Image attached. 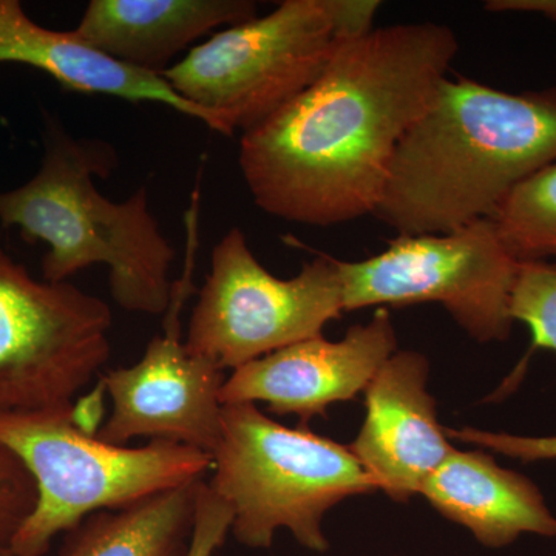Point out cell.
<instances>
[{
  "instance_id": "277c9868",
  "label": "cell",
  "mask_w": 556,
  "mask_h": 556,
  "mask_svg": "<svg viewBox=\"0 0 556 556\" xmlns=\"http://www.w3.org/2000/svg\"><path fill=\"white\" fill-rule=\"evenodd\" d=\"M0 444L30 471L38 501L11 541L14 556H46L60 533L90 515L121 510L204 479L207 453L167 441L109 444L80 427L75 405L0 413Z\"/></svg>"
},
{
  "instance_id": "7c38bea8",
  "label": "cell",
  "mask_w": 556,
  "mask_h": 556,
  "mask_svg": "<svg viewBox=\"0 0 556 556\" xmlns=\"http://www.w3.org/2000/svg\"><path fill=\"white\" fill-rule=\"evenodd\" d=\"M428 361L396 351L365 390V422L351 452L380 492L396 503L420 495L424 484L455 447L438 422L428 393Z\"/></svg>"
},
{
  "instance_id": "44dd1931",
  "label": "cell",
  "mask_w": 556,
  "mask_h": 556,
  "mask_svg": "<svg viewBox=\"0 0 556 556\" xmlns=\"http://www.w3.org/2000/svg\"><path fill=\"white\" fill-rule=\"evenodd\" d=\"M448 439L478 445L485 452L500 453L525 463L556 459V437L530 438L517 434L493 433L477 428H445Z\"/></svg>"
},
{
  "instance_id": "5b68a950",
  "label": "cell",
  "mask_w": 556,
  "mask_h": 556,
  "mask_svg": "<svg viewBox=\"0 0 556 556\" xmlns=\"http://www.w3.org/2000/svg\"><path fill=\"white\" fill-rule=\"evenodd\" d=\"M379 9L378 0H285L193 47L161 76L214 113L228 137L247 134L308 89L343 40L371 31Z\"/></svg>"
},
{
  "instance_id": "7402d4cb",
  "label": "cell",
  "mask_w": 556,
  "mask_h": 556,
  "mask_svg": "<svg viewBox=\"0 0 556 556\" xmlns=\"http://www.w3.org/2000/svg\"><path fill=\"white\" fill-rule=\"evenodd\" d=\"M484 10L490 13L538 14L556 24V0H489Z\"/></svg>"
},
{
  "instance_id": "5bb4252c",
  "label": "cell",
  "mask_w": 556,
  "mask_h": 556,
  "mask_svg": "<svg viewBox=\"0 0 556 556\" xmlns=\"http://www.w3.org/2000/svg\"><path fill=\"white\" fill-rule=\"evenodd\" d=\"M252 0H91L76 35L116 61L161 75L201 36L257 17Z\"/></svg>"
},
{
  "instance_id": "3957f363",
  "label": "cell",
  "mask_w": 556,
  "mask_h": 556,
  "mask_svg": "<svg viewBox=\"0 0 556 556\" xmlns=\"http://www.w3.org/2000/svg\"><path fill=\"white\" fill-rule=\"evenodd\" d=\"M113 167L108 142L68 137L47 121L38 174L21 188L0 190V226L49 247L43 280L65 283L79 270L105 265L110 294L121 308L161 316L169 308L177 251L150 212L148 188L121 203L94 188L93 175L108 178Z\"/></svg>"
},
{
  "instance_id": "e0dca14e",
  "label": "cell",
  "mask_w": 556,
  "mask_h": 556,
  "mask_svg": "<svg viewBox=\"0 0 556 556\" xmlns=\"http://www.w3.org/2000/svg\"><path fill=\"white\" fill-rule=\"evenodd\" d=\"M492 219L519 263L556 258V161L517 186Z\"/></svg>"
},
{
  "instance_id": "6da1fadb",
  "label": "cell",
  "mask_w": 556,
  "mask_h": 556,
  "mask_svg": "<svg viewBox=\"0 0 556 556\" xmlns=\"http://www.w3.org/2000/svg\"><path fill=\"white\" fill-rule=\"evenodd\" d=\"M459 53L437 22L343 40L321 75L241 135L240 169L266 214L329 228L375 214L391 161Z\"/></svg>"
},
{
  "instance_id": "2e32d148",
  "label": "cell",
  "mask_w": 556,
  "mask_h": 556,
  "mask_svg": "<svg viewBox=\"0 0 556 556\" xmlns=\"http://www.w3.org/2000/svg\"><path fill=\"white\" fill-rule=\"evenodd\" d=\"M201 481L90 515L65 533L56 556H188Z\"/></svg>"
},
{
  "instance_id": "8fae6325",
  "label": "cell",
  "mask_w": 556,
  "mask_h": 556,
  "mask_svg": "<svg viewBox=\"0 0 556 556\" xmlns=\"http://www.w3.org/2000/svg\"><path fill=\"white\" fill-rule=\"evenodd\" d=\"M397 351L396 329L387 308L345 338L324 336L281 348L233 369L219 393L223 405L268 404L274 415H295L303 424L328 407L367 390L382 365Z\"/></svg>"
},
{
  "instance_id": "52a82bcc",
  "label": "cell",
  "mask_w": 556,
  "mask_h": 556,
  "mask_svg": "<svg viewBox=\"0 0 556 556\" xmlns=\"http://www.w3.org/2000/svg\"><path fill=\"white\" fill-rule=\"evenodd\" d=\"M345 311L439 303L471 339L506 342L519 262L492 218L445 233L397 236L361 262L339 260Z\"/></svg>"
},
{
  "instance_id": "9a60e30c",
  "label": "cell",
  "mask_w": 556,
  "mask_h": 556,
  "mask_svg": "<svg viewBox=\"0 0 556 556\" xmlns=\"http://www.w3.org/2000/svg\"><path fill=\"white\" fill-rule=\"evenodd\" d=\"M420 495L442 517L466 527L482 546H510L526 533L556 536V517L543 493L485 452L455 448L427 479Z\"/></svg>"
},
{
  "instance_id": "ac0fdd59",
  "label": "cell",
  "mask_w": 556,
  "mask_h": 556,
  "mask_svg": "<svg viewBox=\"0 0 556 556\" xmlns=\"http://www.w3.org/2000/svg\"><path fill=\"white\" fill-rule=\"evenodd\" d=\"M511 318L532 334V346L556 353V266L519 263L510 303Z\"/></svg>"
},
{
  "instance_id": "7a4b0ae2",
  "label": "cell",
  "mask_w": 556,
  "mask_h": 556,
  "mask_svg": "<svg viewBox=\"0 0 556 556\" xmlns=\"http://www.w3.org/2000/svg\"><path fill=\"white\" fill-rule=\"evenodd\" d=\"M556 161V87L493 89L445 78L397 146L375 217L397 236L493 218L517 186Z\"/></svg>"
},
{
  "instance_id": "603a6c76",
  "label": "cell",
  "mask_w": 556,
  "mask_h": 556,
  "mask_svg": "<svg viewBox=\"0 0 556 556\" xmlns=\"http://www.w3.org/2000/svg\"><path fill=\"white\" fill-rule=\"evenodd\" d=\"M0 556H14L9 546H0Z\"/></svg>"
},
{
  "instance_id": "9c48e42d",
  "label": "cell",
  "mask_w": 556,
  "mask_h": 556,
  "mask_svg": "<svg viewBox=\"0 0 556 556\" xmlns=\"http://www.w3.org/2000/svg\"><path fill=\"white\" fill-rule=\"evenodd\" d=\"M110 328L104 300L36 280L0 248V413L73 404L108 364Z\"/></svg>"
},
{
  "instance_id": "ba28073f",
  "label": "cell",
  "mask_w": 556,
  "mask_h": 556,
  "mask_svg": "<svg viewBox=\"0 0 556 556\" xmlns=\"http://www.w3.org/2000/svg\"><path fill=\"white\" fill-rule=\"evenodd\" d=\"M343 311L338 258L320 254L283 280L255 258L243 230L232 228L212 251L185 343L223 371L237 369L321 336Z\"/></svg>"
},
{
  "instance_id": "8992f818",
  "label": "cell",
  "mask_w": 556,
  "mask_h": 556,
  "mask_svg": "<svg viewBox=\"0 0 556 556\" xmlns=\"http://www.w3.org/2000/svg\"><path fill=\"white\" fill-rule=\"evenodd\" d=\"M208 486L233 514L243 546L269 548L280 529L324 554L325 515L348 497L378 490L350 447L306 428H289L254 404L223 405V437Z\"/></svg>"
},
{
  "instance_id": "d6986e66",
  "label": "cell",
  "mask_w": 556,
  "mask_h": 556,
  "mask_svg": "<svg viewBox=\"0 0 556 556\" xmlns=\"http://www.w3.org/2000/svg\"><path fill=\"white\" fill-rule=\"evenodd\" d=\"M38 501V489L24 463L0 444V546H9Z\"/></svg>"
},
{
  "instance_id": "ffe728a7",
  "label": "cell",
  "mask_w": 556,
  "mask_h": 556,
  "mask_svg": "<svg viewBox=\"0 0 556 556\" xmlns=\"http://www.w3.org/2000/svg\"><path fill=\"white\" fill-rule=\"evenodd\" d=\"M233 514L228 504L201 481L197 496L195 525L188 556H214L225 544L232 527Z\"/></svg>"
},
{
  "instance_id": "30bf717a",
  "label": "cell",
  "mask_w": 556,
  "mask_h": 556,
  "mask_svg": "<svg viewBox=\"0 0 556 556\" xmlns=\"http://www.w3.org/2000/svg\"><path fill=\"white\" fill-rule=\"evenodd\" d=\"M192 277L174 281L164 334L150 340L130 367L110 369L104 387L112 413L97 437L126 445L135 438L167 441L214 456L223 437L219 393L226 376L207 358L193 356L181 342L179 314L193 294ZM214 460V459H212Z\"/></svg>"
},
{
  "instance_id": "4fadbf2b",
  "label": "cell",
  "mask_w": 556,
  "mask_h": 556,
  "mask_svg": "<svg viewBox=\"0 0 556 556\" xmlns=\"http://www.w3.org/2000/svg\"><path fill=\"white\" fill-rule=\"evenodd\" d=\"M16 62L42 70L64 89L109 94L130 102H160L228 135L222 121L185 100L156 73L131 67L94 49L73 31H56L33 22L17 0H0V64Z\"/></svg>"
}]
</instances>
